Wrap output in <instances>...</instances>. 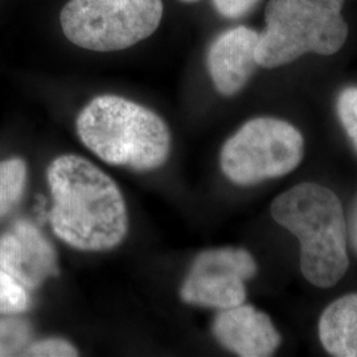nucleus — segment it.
Wrapping results in <instances>:
<instances>
[{"instance_id":"10","label":"nucleus","mask_w":357,"mask_h":357,"mask_svg":"<svg viewBox=\"0 0 357 357\" xmlns=\"http://www.w3.org/2000/svg\"><path fill=\"white\" fill-rule=\"evenodd\" d=\"M212 331L220 344L243 357L271 356L282 342L268 315L243 303L221 310Z\"/></svg>"},{"instance_id":"14","label":"nucleus","mask_w":357,"mask_h":357,"mask_svg":"<svg viewBox=\"0 0 357 357\" xmlns=\"http://www.w3.org/2000/svg\"><path fill=\"white\" fill-rule=\"evenodd\" d=\"M29 305L31 298L26 286L0 268V314H20L28 310Z\"/></svg>"},{"instance_id":"11","label":"nucleus","mask_w":357,"mask_h":357,"mask_svg":"<svg viewBox=\"0 0 357 357\" xmlns=\"http://www.w3.org/2000/svg\"><path fill=\"white\" fill-rule=\"evenodd\" d=\"M324 349L336 357H357V293L336 299L319 320Z\"/></svg>"},{"instance_id":"4","label":"nucleus","mask_w":357,"mask_h":357,"mask_svg":"<svg viewBox=\"0 0 357 357\" xmlns=\"http://www.w3.org/2000/svg\"><path fill=\"white\" fill-rule=\"evenodd\" d=\"M343 4L344 0H270L255 51L258 66L273 69L306 53H336L348 36Z\"/></svg>"},{"instance_id":"6","label":"nucleus","mask_w":357,"mask_h":357,"mask_svg":"<svg viewBox=\"0 0 357 357\" xmlns=\"http://www.w3.org/2000/svg\"><path fill=\"white\" fill-rule=\"evenodd\" d=\"M305 139L291 123L277 118H255L225 142L220 166L238 185L281 178L301 165Z\"/></svg>"},{"instance_id":"13","label":"nucleus","mask_w":357,"mask_h":357,"mask_svg":"<svg viewBox=\"0 0 357 357\" xmlns=\"http://www.w3.org/2000/svg\"><path fill=\"white\" fill-rule=\"evenodd\" d=\"M32 337L31 324L23 319H0V356H16L26 351Z\"/></svg>"},{"instance_id":"12","label":"nucleus","mask_w":357,"mask_h":357,"mask_svg":"<svg viewBox=\"0 0 357 357\" xmlns=\"http://www.w3.org/2000/svg\"><path fill=\"white\" fill-rule=\"evenodd\" d=\"M26 183V166L23 159L13 158L0 162V218L19 203Z\"/></svg>"},{"instance_id":"18","label":"nucleus","mask_w":357,"mask_h":357,"mask_svg":"<svg viewBox=\"0 0 357 357\" xmlns=\"http://www.w3.org/2000/svg\"><path fill=\"white\" fill-rule=\"evenodd\" d=\"M354 240H355V245L357 248V209L356 215H355V222H354Z\"/></svg>"},{"instance_id":"7","label":"nucleus","mask_w":357,"mask_h":357,"mask_svg":"<svg viewBox=\"0 0 357 357\" xmlns=\"http://www.w3.org/2000/svg\"><path fill=\"white\" fill-rule=\"evenodd\" d=\"M255 273V258L245 249L205 250L193 261L180 295L185 303L195 306L216 310L240 306L246 299L245 282Z\"/></svg>"},{"instance_id":"8","label":"nucleus","mask_w":357,"mask_h":357,"mask_svg":"<svg viewBox=\"0 0 357 357\" xmlns=\"http://www.w3.org/2000/svg\"><path fill=\"white\" fill-rule=\"evenodd\" d=\"M0 268L28 290L59 273L57 255L51 243L24 220L0 237Z\"/></svg>"},{"instance_id":"19","label":"nucleus","mask_w":357,"mask_h":357,"mask_svg":"<svg viewBox=\"0 0 357 357\" xmlns=\"http://www.w3.org/2000/svg\"><path fill=\"white\" fill-rule=\"evenodd\" d=\"M178 1H183V3H196L199 0H178Z\"/></svg>"},{"instance_id":"5","label":"nucleus","mask_w":357,"mask_h":357,"mask_svg":"<svg viewBox=\"0 0 357 357\" xmlns=\"http://www.w3.org/2000/svg\"><path fill=\"white\" fill-rule=\"evenodd\" d=\"M162 17V0H69L60 24L66 38L79 48L116 52L150 38Z\"/></svg>"},{"instance_id":"17","label":"nucleus","mask_w":357,"mask_h":357,"mask_svg":"<svg viewBox=\"0 0 357 357\" xmlns=\"http://www.w3.org/2000/svg\"><path fill=\"white\" fill-rule=\"evenodd\" d=\"M259 0H213L217 13L228 19H238L252 11Z\"/></svg>"},{"instance_id":"3","label":"nucleus","mask_w":357,"mask_h":357,"mask_svg":"<svg viewBox=\"0 0 357 357\" xmlns=\"http://www.w3.org/2000/svg\"><path fill=\"white\" fill-rule=\"evenodd\" d=\"M77 134L91 153L113 166L153 171L171 153L166 122L153 110L118 96H100L77 116Z\"/></svg>"},{"instance_id":"16","label":"nucleus","mask_w":357,"mask_h":357,"mask_svg":"<svg viewBox=\"0 0 357 357\" xmlns=\"http://www.w3.org/2000/svg\"><path fill=\"white\" fill-rule=\"evenodd\" d=\"M23 355L35 357H75L78 355V351L68 340L50 337L28 345Z\"/></svg>"},{"instance_id":"9","label":"nucleus","mask_w":357,"mask_h":357,"mask_svg":"<svg viewBox=\"0 0 357 357\" xmlns=\"http://www.w3.org/2000/svg\"><path fill=\"white\" fill-rule=\"evenodd\" d=\"M259 33L238 26L222 32L209 47L206 66L215 88L222 96H234L255 73Z\"/></svg>"},{"instance_id":"15","label":"nucleus","mask_w":357,"mask_h":357,"mask_svg":"<svg viewBox=\"0 0 357 357\" xmlns=\"http://www.w3.org/2000/svg\"><path fill=\"white\" fill-rule=\"evenodd\" d=\"M337 116L357 150V86L345 88L336 102Z\"/></svg>"},{"instance_id":"1","label":"nucleus","mask_w":357,"mask_h":357,"mask_svg":"<svg viewBox=\"0 0 357 357\" xmlns=\"http://www.w3.org/2000/svg\"><path fill=\"white\" fill-rule=\"evenodd\" d=\"M51 227L63 243L84 252L114 249L128 234V208L114 180L85 158L61 155L47 172Z\"/></svg>"},{"instance_id":"2","label":"nucleus","mask_w":357,"mask_h":357,"mask_svg":"<svg viewBox=\"0 0 357 357\" xmlns=\"http://www.w3.org/2000/svg\"><path fill=\"white\" fill-rule=\"evenodd\" d=\"M271 216L301 243V270L317 287L335 286L349 265L340 199L317 183H301L271 204Z\"/></svg>"}]
</instances>
